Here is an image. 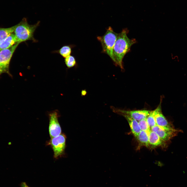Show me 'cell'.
<instances>
[{
  "label": "cell",
  "instance_id": "cell-1",
  "mask_svg": "<svg viewBox=\"0 0 187 187\" xmlns=\"http://www.w3.org/2000/svg\"><path fill=\"white\" fill-rule=\"evenodd\" d=\"M128 31L123 29L118 34L113 50V61L116 66L123 69V60L126 53L136 41L135 39H130L127 35Z\"/></svg>",
  "mask_w": 187,
  "mask_h": 187
},
{
  "label": "cell",
  "instance_id": "cell-2",
  "mask_svg": "<svg viewBox=\"0 0 187 187\" xmlns=\"http://www.w3.org/2000/svg\"><path fill=\"white\" fill-rule=\"evenodd\" d=\"M40 21L34 25H30L27 19L24 18L18 24L16 25L14 31L17 42L20 43L28 40H32L36 42L34 37V32L39 25Z\"/></svg>",
  "mask_w": 187,
  "mask_h": 187
},
{
  "label": "cell",
  "instance_id": "cell-3",
  "mask_svg": "<svg viewBox=\"0 0 187 187\" xmlns=\"http://www.w3.org/2000/svg\"><path fill=\"white\" fill-rule=\"evenodd\" d=\"M118 34L115 32L111 27L109 26L103 35L97 37L102 45V52L108 55L112 61L113 48Z\"/></svg>",
  "mask_w": 187,
  "mask_h": 187
},
{
  "label": "cell",
  "instance_id": "cell-4",
  "mask_svg": "<svg viewBox=\"0 0 187 187\" xmlns=\"http://www.w3.org/2000/svg\"><path fill=\"white\" fill-rule=\"evenodd\" d=\"M20 43L17 42L11 47L0 51V74L9 73V63L12 55Z\"/></svg>",
  "mask_w": 187,
  "mask_h": 187
},
{
  "label": "cell",
  "instance_id": "cell-5",
  "mask_svg": "<svg viewBox=\"0 0 187 187\" xmlns=\"http://www.w3.org/2000/svg\"><path fill=\"white\" fill-rule=\"evenodd\" d=\"M66 137L63 134L51 138L49 142L54 152V158H57L63 153L65 147Z\"/></svg>",
  "mask_w": 187,
  "mask_h": 187
},
{
  "label": "cell",
  "instance_id": "cell-6",
  "mask_svg": "<svg viewBox=\"0 0 187 187\" xmlns=\"http://www.w3.org/2000/svg\"><path fill=\"white\" fill-rule=\"evenodd\" d=\"M49 133L50 138L57 136L61 134V129L59 122L58 118L60 116L58 111H52L49 113Z\"/></svg>",
  "mask_w": 187,
  "mask_h": 187
},
{
  "label": "cell",
  "instance_id": "cell-7",
  "mask_svg": "<svg viewBox=\"0 0 187 187\" xmlns=\"http://www.w3.org/2000/svg\"><path fill=\"white\" fill-rule=\"evenodd\" d=\"M114 112L121 115H125L137 121L146 119L149 114L151 111L148 110H126L116 108L113 106L111 108Z\"/></svg>",
  "mask_w": 187,
  "mask_h": 187
},
{
  "label": "cell",
  "instance_id": "cell-8",
  "mask_svg": "<svg viewBox=\"0 0 187 187\" xmlns=\"http://www.w3.org/2000/svg\"><path fill=\"white\" fill-rule=\"evenodd\" d=\"M162 99H161L159 104L154 110V116L156 125L161 128L168 129H175L169 123L163 114L161 109Z\"/></svg>",
  "mask_w": 187,
  "mask_h": 187
},
{
  "label": "cell",
  "instance_id": "cell-9",
  "mask_svg": "<svg viewBox=\"0 0 187 187\" xmlns=\"http://www.w3.org/2000/svg\"><path fill=\"white\" fill-rule=\"evenodd\" d=\"M151 131L156 133L164 141H169L177 135L179 130L175 129H168L156 125L151 128Z\"/></svg>",
  "mask_w": 187,
  "mask_h": 187
},
{
  "label": "cell",
  "instance_id": "cell-10",
  "mask_svg": "<svg viewBox=\"0 0 187 187\" xmlns=\"http://www.w3.org/2000/svg\"><path fill=\"white\" fill-rule=\"evenodd\" d=\"M122 115L127 120L132 134L136 138L141 130L138 122L128 115Z\"/></svg>",
  "mask_w": 187,
  "mask_h": 187
},
{
  "label": "cell",
  "instance_id": "cell-11",
  "mask_svg": "<svg viewBox=\"0 0 187 187\" xmlns=\"http://www.w3.org/2000/svg\"><path fill=\"white\" fill-rule=\"evenodd\" d=\"M17 42V40L15 34L12 33L0 42V51L8 48Z\"/></svg>",
  "mask_w": 187,
  "mask_h": 187
},
{
  "label": "cell",
  "instance_id": "cell-12",
  "mask_svg": "<svg viewBox=\"0 0 187 187\" xmlns=\"http://www.w3.org/2000/svg\"><path fill=\"white\" fill-rule=\"evenodd\" d=\"M149 145L156 147L164 145L165 142L155 132L151 131L149 134Z\"/></svg>",
  "mask_w": 187,
  "mask_h": 187
},
{
  "label": "cell",
  "instance_id": "cell-13",
  "mask_svg": "<svg viewBox=\"0 0 187 187\" xmlns=\"http://www.w3.org/2000/svg\"><path fill=\"white\" fill-rule=\"evenodd\" d=\"M149 133L147 132L141 130L136 138L141 146L148 147L149 145Z\"/></svg>",
  "mask_w": 187,
  "mask_h": 187
},
{
  "label": "cell",
  "instance_id": "cell-14",
  "mask_svg": "<svg viewBox=\"0 0 187 187\" xmlns=\"http://www.w3.org/2000/svg\"><path fill=\"white\" fill-rule=\"evenodd\" d=\"M16 25L11 27L0 28V42L5 39L14 32Z\"/></svg>",
  "mask_w": 187,
  "mask_h": 187
},
{
  "label": "cell",
  "instance_id": "cell-15",
  "mask_svg": "<svg viewBox=\"0 0 187 187\" xmlns=\"http://www.w3.org/2000/svg\"><path fill=\"white\" fill-rule=\"evenodd\" d=\"M54 52L59 54L65 58L70 55L71 52V48L70 46L64 45L58 50L55 51Z\"/></svg>",
  "mask_w": 187,
  "mask_h": 187
},
{
  "label": "cell",
  "instance_id": "cell-16",
  "mask_svg": "<svg viewBox=\"0 0 187 187\" xmlns=\"http://www.w3.org/2000/svg\"><path fill=\"white\" fill-rule=\"evenodd\" d=\"M64 62L67 67L71 68L74 66L76 64V61L75 57L70 55L65 58Z\"/></svg>",
  "mask_w": 187,
  "mask_h": 187
},
{
  "label": "cell",
  "instance_id": "cell-17",
  "mask_svg": "<svg viewBox=\"0 0 187 187\" xmlns=\"http://www.w3.org/2000/svg\"><path fill=\"white\" fill-rule=\"evenodd\" d=\"M147 122L150 128L156 125L154 116V110L151 111L146 118Z\"/></svg>",
  "mask_w": 187,
  "mask_h": 187
},
{
  "label": "cell",
  "instance_id": "cell-18",
  "mask_svg": "<svg viewBox=\"0 0 187 187\" xmlns=\"http://www.w3.org/2000/svg\"><path fill=\"white\" fill-rule=\"evenodd\" d=\"M138 122L141 130L149 133L151 131V128L148 125L146 118L141 120Z\"/></svg>",
  "mask_w": 187,
  "mask_h": 187
},
{
  "label": "cell",
  "instance_id": "cell-19",
  "mask_svg": "<svg viewBox=\"0 0 187 187\" xmlns=\"http://www.w3.org/2000/svg\"><path fill=\"white\" fill-rule=\"evenodd\" d=\"M21 187H29L25 182L22 183L21 184Z\"/></svg>",
  "mask_w": 187,
  "mask_h": 187
},
{
  "label": "cell",
  "instance_id": "cell-20",
  "mask_svg": "<svg viewBox=\"0 0 187 187\" xmlns=\"http://www.w3.org/2000/svg\"><path fill=\"white\" fill-rule=\"evenodd\" d=\"M87 92L85 90H83L81 92V95L82 96H84L86 94Z\"/></svg>",
  "mask_w": 187,
  "mask_h": 187
}]
</instances>
